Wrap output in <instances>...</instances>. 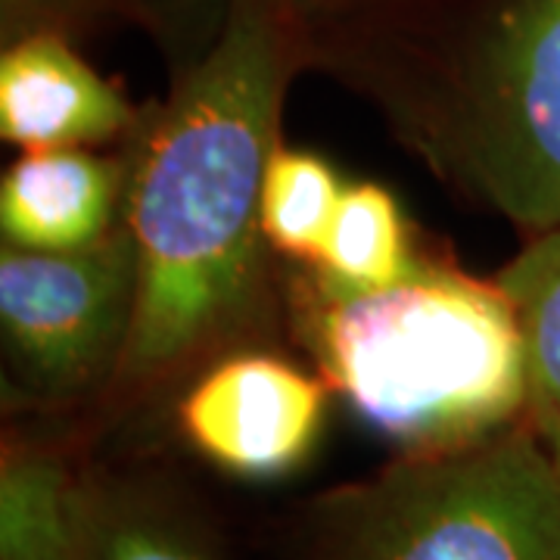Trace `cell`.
<instances>
[{
    "mask_svg": "<svg viewBox=\"0 0 560 560\" xmlns=\"http://www.w3.org/2000/svg\"><path fill=\"white\" fill-rule=\"evenodd\" d=\"M66 560H224L200 511L150 474L88 470Z\"/></svg>",
    "mask_w": 560,
    "mask_h": 560,
    "instance_id": "9c48e42d",
    "label": "cell"
},
{
    "mask_svg": "<svg viewBox=\"0 0 560 560\" xmlns=\"http://www.w3.org/2000/svg\"><path fill=\"white\" fill-rule=\"evenodd\" d=\"M84 470L60 445L7 436L0 458V560H66Z\"/></svg>",
    "mask_w": 560,
    "mask_h": 560,
    "instance_id": "30bf717a",
    "label": "cell"
},
{
    "mask_svg": "<svg viewBox=\"0 0 560 560\" xmlns=\"http://www.w3.org/2000/svg\"><path fill=\"white\" fill-rule=\"evenodd\" d=\"M526 355V423L560 474V228L541 231L499 275Z\"/></svg>",
    "mask_w": 560,
    "mask_h": 560,
    "instance_id": "8fae6325",
    "label": "cell"
},
{
    "mask_svg": "<svg viewBox=\"0 0 560 560\" xmlns=\"http://www.w3.org/2000/svg\"><path fill=\"white\" fill-rule=\"evenodd\" d=\"M138 302V253L125 224L103 241L38 253L3 246L0 327L32 396L66 401L116 381Z\"/></svg>",
    "mask_w": 560,
    "mask_h": 560,
    "instance_id": "5b68a950",
    "label": "cell"
},
{
    "mask_svg": "<svg viewBox=\"0 0 560 560\" xmlns=\"http://www.w3.org/2000/svg\"><path fill=\"white\" fill-rule=\"evenodd\" d=\"M330 386L290 361L246 352L212 364L178 401V433L194 455L246 482L290 477L312 458Z\"/></svg>",
    "mask_w": 560,
    "mask_h": 560,
    "instance_id": "8992f818",
    "label": "cell"
},
{
    "mask_svg": "<svg viewBox=\"0 0 560 560\" xmlns=\"http://www.w3.org/2000/svg\"><path fill=\"white\" fill-rule=\"evenodd\" d=\"M135 113L54 28H32L0 57V135L28 150L91 147L125 135Z\"/></svg>",
    "mask_w": 560,
    "mask_h": 560,
    "instance_id": "52a82bcc",
    "label": "cell"
},
{
    "mask_svg": "<svg viewBox=\"0 0 560 560\" xmlns=\"http://www.w3.org/2000/svg\"><path fill=\"white\" fill-rule=\"evenodd\" d=\"M308 334L327 386L405 455L526 420L521 320L499 280L420 265L393 287L349 293L315 278Z\"/></svg>",
    "mask_w": 560,
    "mask_h": 560,
    "instance_id": "3957f363",
    "label": "cell"
},
{
    "mask_svg": "<svg viewBox=\"0 0 560 560\" xmlns=\"http://www.w3.org/2000/svg\"><path fill=\"white\" fill-rule=\"evenodd\" d=\"M243 0H97L101 10H113L125 20L138 22L150 38L160 44L172 75L200 57L215 40L221 22ZM280 13L300 28L302 40L337 28L346 22L364 20L399 0H249Z\"/></svg>",
    "mask_w": 560,
    "mask_h": 560,
    "instance_id": "4fadbf2b",
    "label": "cell"
},
{
    "mask_svg": "<svg viewBox=\"0 0 560 560\" xmlns=\"http://www.w3.org/2000/svg\"><path fill=\"white\" fill-rule=\"evenodd\" d=\"M302 54L464 200L560 228V0H399Z\"/></svg>",
    "mask_w": 560,
    "mask_h": 560,
    "instance_id": "7a4b0ae2",
    "label": "cell"
},
{
    "mask_svg": "<svg viewBox=\"0 0 560 560\" xmlns=\"http://www.w3.org/2000/svg\"><path fill=\"white\" fill-rule=\"evenodd\" d=\"M340 197L342 184L327 162L278 143L261 187L265 241L283 256L318 265Z\"/></svg>",
    "mask_w": 560,
    "mask_h": 560,
    "instance_id": "5bb4252c",
    "label": "cell"
},
{
    "mask_svg": "<svg viewBox=\"0 0 560 560\" xmlns=\"http://www.w3.org/2000/svg\"><path fill=\"white\" fill-rule=\"evenodd\" d=\"M300 560H560V474L521 420L312 501Z\"/></svg>",
    "mask_w": 560,
    "mask_h": 560,
    "instance_id": "277c9868",
    "label": "cell"
},
{
    "mask_svg": "<svg viewBox=\"0 0 560 560\" xmlns=\"http://www.w3.org/2000/svg\"><path fill=\"white\" fill-rule=\"evenodd\" d=\"M418 268L396 197L371 180L342 187L315 278L337 290L364 293L393 287Z\"/></svg>",
    "mask_w": 560,
    "mask_h": 560,
    "instance_id": "7c38bea8",
    "label": "cell"
},
{
    "mask_svg": "<svg viewBox=\"0 0 560 560\" xmlns=\"http://www.w3.org/2000/svg\"><path fill=\"white\" fill-rule=\"evenodd\" d=\"M128 160H101L84 147L28 150L0 180L7 246L66 253L103 241L121 221Z\"/></svg>",
    "mask_w": 560,
    "mask_h": 560,
    "instance_id": "ba28073f",
    "label": "cell"
},
{
    "mask_svg": "<svg viewBox=\"0 0 560 560\" xmlns=\"http://www.w3.org/2000/svg\"><path fill=\"white\" fill-rule=\"evenodd\" d=\"M300 69V28L243 0L135 131L121 224L138 253V302L116 381H156L246 312L265 241V172Z\"/></svg>",
    "mask_w": 560,
    "mask_h": 560,
    "instance_id": "6da1fadb",
    "label": "cell"
}]
</instances>
